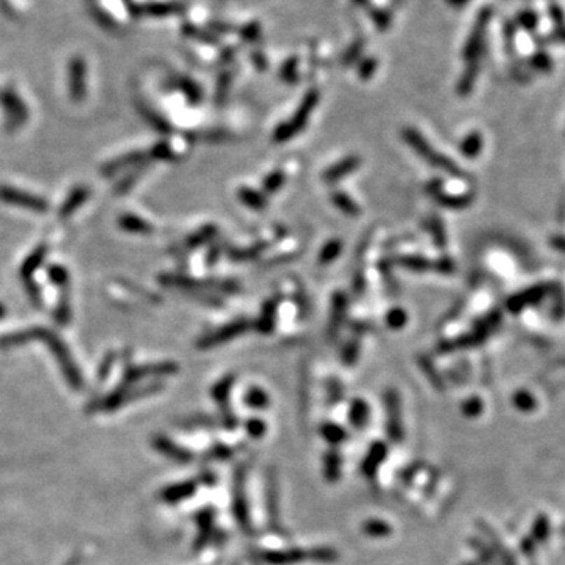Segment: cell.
<instances>
[{
  "label": "cell",
  "mask_w": 565,
  "mask_h": 565,
  "mask_svg": "<svg viewBox=\"0 0 565 565\" xmlns=\"http://www.w3.org/2000/svg\"><path fill=\"white\" fill-rule=\"evenodd\" d=\"M402 135H404V140L408 143V145L414 149V153H417L419 158H423L428 165L449 173V174H452V176H459L460 174L459 167L454 164L452 160L447 159L446 155L435 151L431 143H428L423 135L417 131V129L407 127V129H404Z\"/></svg>",
  "instance_id": "6da1fadb"
},
{
  "label": "cell",
  "mask_w": 565,
  "mask_h": 565,
  "mask_svg": "<svg viewBox=\"0 0 565 565\" xmlns=\"http://www.w3.org/2000/svg\"><path fill=\"white\" fill-rule=\"evenodd\" d=\"M317 102H319V95H317V92L307 93V96L303 97L300 107L297 109L294 116H292L289 121H286V123H283V125L277 127V131L274 132V141H278V143L288 141L292 137H295L298 132L303 131L309 120L311 112H313L317 106Z\"/></svg>",
  "instance_id": "7a4b0ae2"
},
{
  "label": "cell",
  "mask_w": 565,
  "mask_h": 565,
  "mask_svg": "<svg viewBox=\"0 0 565 565\" xmlns=\"http://www.w3.org/2000/svg\"><path fill=\"white\" fill-rule=\"evenodd\" d=\"M250 328H251V321L246 319V317H240V319L228 323V326H225L223 328L217 330L216 333H212L207 337H204V340L201 341V346L211 347V346H217V344L231 341L232 337H236L239 335H244L245 331L250 330Z\"/></svg>",
  "instance_id": "3957f363"
},
{
  "label": "cell",
  "mask_w": 565,
  "mask_h": 565,
  "mask_svg": "<svg viewBox=\"0 0 565 565\" xmlns=\"http://www.w3.org/2000/svg\"><path fill=\"white\" fill-rule=\"evenodd\" d=\"M360 165H361V159L358 158V155H350V158H346L344 160L337 162V164H335L333 167H330L328 170L323 172L322 179L328 184H335V183H337V181L346 178L347 174L358 170Z\"/></svg>",
  "instance_id": "277c9868"
},
{
  "label": "cell",
  "mask_w": 565,
  "mask_h": 565,
  "mask_svg": "<svg viewBox=\"0 0 565 565\" xmlns=\"http://www.w3.org/2000/svg\"><path fill=\"white\" fill-rule=\"evenodd\" d=\"M346 309H347V297L342 292H336L331 300V316L328 322V335L330 337H335L337 331H340L344 319H346Z\"/></svg>",
  "instance_id": "5b68a950"
},
{
  "label": "cell",
  "mask_w": 565,
  "mask_h": 565,
  "mask_svg": "<svg viewBox=\"0 0 565 565\" xmlns=\"http://www.w3.org/2000/svg\"><path fill=\"white\" fill-rule=\"evenodd\" d=\"M487 21H489V10H484L482 15H480L479 19H477L476 27H474L473 34L470 36V40H468V43H466L465 52H463L465 58H468V60H473V58H476V55L480 52V48H482L484 32H485Z\"/></svg>",
  "instance_id": "8992f818"
},
{
  "label": "cell",
  "mask_w": 565,
  "mask_h": 565,
  "mask_svg": "<svg viewBox=\"0 0 565 565\" xmlns=\"http://www.w3.org/2000/svg\"><path fill=\"white\" fill-rule=\"evenodd\" d=\"M277 308H278V300H275V298H272V300H267L264 303L261 316H259V319L255 323L256 328L261 331V333H270V331L274 330Z\"/></svg>",
  "instance_id": "52a82bcc"
},
{
  "label": "cell",
  "mask_w": 565,
  "mask_h": 565,
  "mask_svg": "<svg viewBox=\"0 0 565 565\" xmlns=\"http://www.w3.org/2000/svg\"><path fill=\"white\" fill-rule=\"evenodd\" d=\"M237 195L245 206H249L255 211H261L267 206V198H265V195L263 192L253 190V188L249 187H242Z\"/></svg>",
  "instance_id": "ba28073f"
},
{
  "label": "cell",
  "mask_w": 565,
  "mask_h": 565,
  "mask_svg": "<svg viewBox=\"0 0 565 565\" xmlns=\"http://www.w3.org/2000/svg\"><path fill=\"white\" fill-rule=\"evenodd\" d=\"M83 74H85V67L81 58H74L71 63V92L74 97H81L83 93Z\"/></svg>",
  "instance_id": "9c48e42d"
},
{
  "label": "cell",
  "mask_w": 565,
  "mask_h": 565,
  "mask_svg": "<svg viewBox=\"0 0 565 565\" xmlns=\"http://www.w3.org/2000/svg\"><path fill=\"white\" fill-rule=\"evenodd\" d=\"M331 201L341 212L346 214L349 217H356L360 214V207L356 206L355 201L344 192H333L331 193Z\"/></svg>",
  "instance_id": "30bf717a"
},
{
  "label": "cell",
  "mask_w": 565,
  "mask_h": 565,
  "mask_svg": "<svg viewBox=\"0 0 565 565\" xmlns=\"http://www.w3.org/2000/svg\"><path fill=\"white\" fill-rule=\"evenodd\" d=\"M396 263H398V265H400V267L413 270V272H426L433 267V264L423 256H404V258H399Z\"/></svg>",
  "instance_id": "8fae6325"
},
{
  "label": "cell",
  "mask_w": 565,
  "mask_h": 565,
  "mask_svg": "<svg viewBox=\"0 0 565 565\" xmlns=\"http://www.w3.org/2000/svg\"><path fill=\"white\" fill-rule=\"evenodd\" d=\"M341 250H342V244L341 240H330V242L323 246L321 255H319V263L322 265H327L331 261H335V259L341 255Z\"/></svg>",
  "instance_id": "7c38bea8"
},
{
  "label": "cell",
  "mask_w": 565,
  "mask_h": 565,
  "mask_svg": "<svg viewBox=\"0 0 565 565\" xmlns=\"http://www.w3.org/2000/svg\"><path fill=\"white\" fill-rule=\"evenodd\" d=\"M284 181L286 176L283 172H274L270 173L267 178L264 179L263 183V193L264 195H270V193H277L280 188L284 186Z\"/></svg>",
  "instance_id": "4fadbf2b"
},
{
  "label": "cell",
  "mask_w": 565,
  "mask_h": 565,
  "mask_svg": "<svg viewBox=\"0 0 565 565\" xmlns=\"http://www.w3.org/2000/svg\"><path fill=\"white\" fill-rule=\"evenodd\" d=\"M2 195H4V198L10 200L11 203L15 201V203L32 207V209H44V204L40 203V200L27 197V195H22V193H18V192H4Z\"/></svg>",
  "instance_id": "5bb4252c"
},
{
  "label": "cell",
  "mask_w": 565,
  "mask_h": 565,
  "mask_svg": "<svg viewBox=\"0 0 565 565\" xmlns=\"http://www.w3.org/2000/svg\"><path fill=\"white\" fill-rule=\"evenodd\" d=\"M265 246H267V244H258L255 246H250V249H246V250L232 251L231 258L236 259V261H250V259H255L261 255Z\"/></svg>",
  "instance_id": "9a60e30c"
},
{
  "label": "cell",
  "mask_w": 565,
  "mask_h": 565,
  "mask_svg": "<svg viewBox=\"0 0 565 565\" xmlns=\"http://www.w3.org/2000/svg\"><path fill=\"white\" fill-rule=\"evenodd\" d=\"M386 323L388 327H391L394 330L402 328L407 323V313L402 308L391 309L386 316Z\"/></svg>",
  "instance_id": "2e32d148"
},
{
  "label": "cell",
  "mask_w": 565,
  "mask_h": 565,
  "mask_svg": "<svg viewBox=\"0 0 565 565\" xmlns=\"http://www.w3.org/2000/svg\"><path fill=\"white\" fill-rule=\"evenodd\" d=\"M428 228H431L435 244H437L438 246H445L446 245V232H445L443 225H441V222H440V218L433 217L428 220Z\"/></svg>",
  "instance_id": "e0dca14e"
},
{
  "label": "cell",
  "mask_w": 565,
  "mask_h": 565,
  "mask_svg": "<svg viewBox=\"0 0 565 565\" xmlns=\"http://www.w3.org/2000/svg\"><path fill=\"white\" fill-rule=\"evenodd\" d=\"M471 64H473V67H470V69L466 71V73H465L463 79L460 81V83H459V92L462 93V95H465V93H468V92H470L471 87H473L474 77H476V73H477V67H476V63H471Z\"/></svg>",
  "instance_id": "ac0fdd59"
},
{
  "label": "cell",
  "mask_w": 565,
  "mask_h": 565,
  "mask_svg": "<svg viewBox=\"0 0 565 565\" xmlns=\"http://www.w3.org/2000/svg\"><path fill=\"white\" fill-rule=\"evenodd\" d=\"M230 82H231V74H225L218 82V90H217V101L218 104H222L226 97V93L230 90Z\"/></svg>",
  "instance_id": "d6986e66"
},
{
  "label": "cell",
  "mask_w": 565,
  "mask_h": 565,
  "mask_svg": "<svg viewBox=\"0 0 565 565\" xmlns=\"http://www.w3.org/2000/svg\"><path fill=\"white\" fill-rule=\"evenodd\" d=\"M518 22L523 25V27H528V29H534L536 24H537V16L534 13H523L522 16L518 18Z\"/></svg>",
  "instance_id": "ffe728a7"
},
{
  "label": "cell",
  "mask_w": 565,
  "mask_h": 565,
  "mask_svg": "<svg viewBox=\"0 0 565 565\" xmlns=\"http://www.w3.org/2000/svg\"><path fill=\"white\" fill-rule=\"evenodd\" d=\"M356 355H358V341L354 340V341L350 342L349 346L346 347V354H344V360H346L347 363H352V361L356 358Z\"/></svg>",
  "instance_id": "44dd1931"
},
{
  "label": "cell",
  "mask_w": 565,
  "mask_h": 565,
  "mask_svg": "<svg viewBox=\"0 0 565 565\" xmlns=\"http://www.w3.org/2000/svg\"><path fill=\"white\" fill-rule=\"evenodd\" d=\"M294 68H295V62H288L286 63V67H284V69H283V77L286 81L288 82H294L295 81V71H294Z\"/></svg>",
  "instance_id": "7402d4cb"
},
{
  "label": "cell",
  "mask_w": 565,
  "mask_h": 565,
  "mask_svg": "<svg viewBox=\"0 0 565 565\" xmlns=\"http://www.w3.org/2000/svg\"><path fill=\"white\" fill-rule=\"evenodd\" d=\"M435 269H437L438 272H445V274H449V272H452V263L449 261V259H441V261H438L437 264L433 265Z\"/></svg>",
  "instance_id": "603a6c76"
},
{
  "label": "cell",
  "mask_w": 565,
  "mask_h": 565,
  "mask_svg": "<svg viewBox=\"0 0 565 565\" xmlns=\"http://www.w3.org/2000/svg\"><path fill=\"white\" fill-rule=\"evenodd\" d=\"M374 69H375L374 60H368V62L361 67L360 74H361V77H369V76H371V74L374 73Z\"/></svg>",
  "instance_id": "cb8c5ba5"
},
{
  "label": "cell",
  "mask_w": 565,
  "mask_h": 565,
  "mask_svg": "<svg viewBox=\"0 0 565 565\" xmlns=\"http://www.w3.org/2000/svg\"><path fill=\"white\" fill-rule=\"evenodd\" d=\"M463 2H466V0H449V4H454V5H460Z\"/></svg>",
  "instance_id": "d4e9b609"
}]
</instances>
